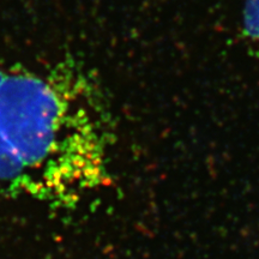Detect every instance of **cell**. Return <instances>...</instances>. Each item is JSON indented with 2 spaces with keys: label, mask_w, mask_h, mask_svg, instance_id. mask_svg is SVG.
I'll use <instances>...</instances> for the list:
<instances>
[{
  "label": "cell",
  "mask_w": 259,
  "mask_h": 259,
  "mask_svg": "<svg viewBox=\"0 0 259 259\" xmlns=\"http://www.w3.org/2000/svg\"><path fill=\"white\" fill-rule=\"evenodd\" d=\"M100 95L77 67H0V189L70 204L106 183Z\"/></svg>",
  "instance_id": "6da1fadb"
},
{
  "label": "cell",
  "mask_w": 259,
  "mask_h": 259,
  "mask_svg": "<svg viewBox=\"0 0 259 259\" xmlns=\"http://www.w3.org/2000/svg\"><path fill=\"white\" fill-rule=\"evenodd\" d=\"M242 35L259 53V0H246L242 11Z\"/></svg>",
  "instance_id": "7a4b0ae2"
}]
</instances>
